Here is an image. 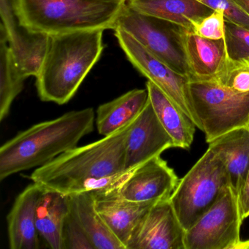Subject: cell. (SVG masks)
Returning <instances> with one entry per match:
<instances>
[{
  "instance_id": "obj_1",
  "label": "cell",
  "mask_w": 249,
  "mask_h": 249,
  "mask_svg": "<svg viewBox=\"0 0 249 249\" xmlns=\"http://www.w3.org/2000/svg\"><path fill=\"white\" fill-rule=\"evenodd\" d=\"M132 123L113 135L63 153L36 168L30 179L43 189L65 195L119 183L131 171L125 170V145Z\"/></svg>"
},
{
  "instance_id": "obj_2",
  "label": "cell",
  "mask_w": 249,
  "mask_h": 249,
  "mask_svg": "<svg viewBox=\"0 0 249 249\" xmlns=\"http://www.w3.org/2000/svg\"><path fill=\"white\" fill-rule=\"evenodd\" d=\"M91 107L68 112L17 134L0 148V179L50 162L75 148L94 129Z\"/></svg>"
},
{
  "instance_id": "obj_3",
  "label": "cell",
  "mask_w": 249,
  "mask_h": 249,
  "mask_svg": "<svg viewBox=\"0 0 249 249\" xmlns=\"http://www.w3.org/2000/svg\"><path fill=\"white\" fill-rule=\"evenodd\" d=\"M104 30H81L49 36L37 78L42 101L66 104L100 59Z\"/></svg>"
},
{
  "instance_id": "obj_4",
  "label": "cell",
  "mask_w": 249,
  "mask_h": 249,
  "mask_svg": "<svg viewBox=\"0 0 249 249\" xmlns=\"http://www.w3.org/2000/svg\"><path fill=\"white\" fill-rule=\"evenodd\" d=\"M122 0H18L21 24L52 35L114 29L124 5Z\"/></svg>"
},
{
  "instance_id": "obj_5",
  "label": "cell",
  "mask_w": 249,
  "mask_h": 249,
  "mask_svg": "<svg viewBox=\"0 0 249 249\" xmlns=\"http://www.w3.org/2000/svg\"><path fill=\"white\" fill-rule=\"evenodd\" d=\"M230 186L225 163L212 147L179 180L170 197L175 212L185 230L218 200Z\"/></svg>"
},
{
  "instance_id": "obj_6",
  "label": "cell",
  "mask_w": 249,
  "mask_h": 249,
  "mask_svg": "<svg viewBox=\"0 0 249 249\" xmlns=\"http://www.w3.org/2000/svg\"><path fill=\"white\" fill-rule=\"evenodd\" d=\"M195 113L209 143L249 123V91L236 89L216 80L189 83Z\"/></svg>"
},
{
  "instance_id": "obj_7",
  "label": "cell",
  "mask_w": 249,
  "mask_h": 249,
  "mask_svg": "<svg viewBox=\"0 0 249 249\" xmlns=\"http://www.w3.org/2000/svg\"><path fill=\"white\" fill-rule=\"evenodd\" d=\"M180 27L170 21L141 14L125 3L113 30L122 29L173 71L189 79Z\"/></svg>"
},
{
  "instance_id": "obj_8",
  "label": "cell",
  "mask_w": 249,
  "mask_h": 249,
  "mask_svg": "<svg viewBox=\"0 0 249 249\" xmlns=\"http://www.w3.org/2000/svg\"><path fill=\"white\" fill-rule=\"evenodd\" d=\"M243 219L238 198L228 186L218 200L186 230L185 249H237Z\"/></svg>"
},
{
  "instance_id": "obj_9",
  "label": "cell",
  "mask_w": 249,
  "mask_h": 249,
  "mask_svg": "<svg viewBox=\"0 0 249 249\" xmlns=\"http://www.w3.org/2000/svg\"><path fill=\"white\" fill-rule=\"evenodd\" d=\"M113 30L122 50L132 65L158 87L195 123L196 128L202 130L194 109L189 80L173 71L122 29Z\"/></svg>"
},
{
  "instance_id": "obj_10",
  "label": "cell",
  "mask_w": 249,
  "mask_h": 249,
  "mask_svg": "<svg viewBox=\"0 0 249 249\" xmlns=\"http://www.w3.org/2000/svg\"><path fill=\"white\" fill-rule=\"evenodd\" d=\"M18 0H0L1 27L6 34L13 59L23 76L37 77L49 45V36L35 33L21 24Z\"/></svg>"
},
{
  "instance_id": "obj_11",
  "label": "cell",
  "mask_w": 249,
  "mask_h": 249,
  "mask_svg": "<svg viewBox=\"0 0 249 249\" xmlns=\"http://www.w3.org/2000/svg\"><path fill=\"white\" fill-rule=\"evenodd\" d=\"M186 230L169 199L155 202L137 226L126 249H185Z\"/></svg>"
},
{
  "instance_id": "obj_12",
  "label": "cell",
  "mask_w": 249,
  "mask_h": 249,
  "mask_svg": "<svg viewBox=\"0 0 249 249\" xmlns=\"http://www.w3.org/2000/svg\"><path fill=\"white\" fill-rule=\"evenodd\" d=\"M178 182L174 170L158 156L131 170L116 188L128 200L156 202L169 199Z\"/></svg>"
},
{
  "instance_id": "obj_13",
  "label": "cell",
  "mask_w": 249,
  "mask_h": 249,
  "mask_svg": "<svg viewBox=\"0 0 249 249\" xmlns=\"http://www.w3.org/2000/svg\"><path fill=\"white\" fill-rule=\"evenodd\" d=\"M170 148H175L174 142L159 121L149 100L129 128L125 145V170H133Z\"/></svg>"
},
{
  "instance_id": "obj_14",
  "label": "cell",
  "mask_w": 249,
  "mask_h": 249,
  "mask_svg": "<svg viewBox=\"0 0 249 249\" xmlns=\"http://www.w3.org/2000/svg\"><path fill=\"white\" fill-rule=\"evenodd\" d=\"M118 183L92 191L93 196L97 212L126 249L134 230L155 202H133L122 197L116 188Z\"/></svg>"
},
{
  "instance_id": "obj_15",
  "label": "cell",
  "mask_w": 249,
  "mask_h": 249,
  "mask_svg": "<svg viewBox=\"0 0 249 249\" xmlns=\"http://www.w3.org/2000/svg\"><path fill=\"white\" fill-rule=\"evenodd\" d=\"M180 36L190 82L212 81L226 69L228 59L224 39L205 38L183 27Z\"/></svg>"
},
{
  "instance_id": "obj_16",
  "label": "cell",
  "mask_w": 249,
  "mask_h": 249,
  "mask_svg": "<svg viewBox=\"0 0 249 249\" xmlns=\"http://www.w3.org/2000/svg\"><path fill=\"white\" fill-rule=\"evenodd\" d=\"M43 189L37 183L29 185L19 194L8 213V232L11 249H37L40 237L36 225V211Z\"/></svg>"
},
{
  "instance_id": "obj_17",
  "label": "cell",
  "mask_w": 249,
  "mask_h": 249,
  "mask_svg": "<svg viewBox=\"0 0 249 249\" xmlns=\"http://www.w3.org/2000/svg\"><path fill=\"white\" fill-rule=\"evenodd\" d=\"M224 160L230 176V186L238 198L249 170V129H233L210 142Z\"/></svg>"
},
{
  "instance_id": "obj_18",
  "label": "cell",
  "mask_w": 249,
  "mask_h": 249,
  "mask_svg": "<svg viewBox=\"0 0 249 249\" xmlns=\"http://www.w3.org/2000/svg\"><path fill=\"white\" fill-rule=\"evenodd\" d=\"M149 102L147 89H133L108 103L97 110V130L103 136L113 135L132 123Z\"/></svg>"
},
{
  "instance_id": "obj_19",
  "label": "cell",
  "mask_w": 249,
  "mask_h": 249,
  "mask_svg": "<svg viewBox=\"0 0 249 249\" xmlns=\"http://www.w3.org/2000/svg\"><path fill=\"white\" fill-rule=\"evenodd\" d=\"M146 89L153 109L173 139L175 148L189 149L193 142L196 125L154 83L148 81Z\"/></svg>"
},
{
  "instance_id": "obj_20",
  "label": "cell",
  "mask_w": 249,
  "mask_h": 249,
  "mask_svg": "<svg viewBox=\"0 0 249 249\" xmlns=\"http://www.w3.org/2000/svg\"><path fill=\"white\" fill-rule=\"evenodd\" d=\"M125 3L141 14L189 29L213 12L197 0H126Z\"/></svg>"
},
{
  "instance_id": "obj_21",
  "label": "cell",
  "mask_w": 249,
  "mask_h": 249,
  "mask_svg": "<svg viewBox=\"0 0 249 249\" xmlns=\"http://www.w3.org/2000/svg\"><path fill=\"white\" fill-rule=\"evenodd\" d=\"M69 213L68 195L44 189L37 204L36 225L51 249H64L63 227Z\"/></svg>"
},
{
  "instance_id": "obj_22",
  "label": "cell",
  "mask_w": 249,
  "mask_h": 249,
  "mask_svg": "<svg viewBox=\"0 0 249 249\" xmlns=\"http://www.w3.org/2000/svg\"><path fill=\"white\" fill-rule=\"evenodd\" d=\"M68 196L70 211L82 226L94 249H125L96 210L92 191Z\"/></svg>"
},
{
  "instance_id": "obj_23",
  "label": "cell",
  "mask_w": 249,
  "mask_h": 249,
  "mask_svg": "<svg viewBox=\"0 0 249 249\" xmlns=\"http://www.w3.org/2000/svg\"><path fill=\"white\" fill-rule=\"evenodd\" d=\"M0 121L2 122L9 114L16 97L22 91L26 78L13 59L6 34L2 27L0 37Z\"/></svg>"
},
{
  "instance_id": "obj_24",
  "label": "cell",
  "mask_w": 249,
  "mask_h": 249,
  "mask_svg": "<svg viewBox=\"0 0 249 249\" xmlns=\"http://www.w3.org/2000/svg\"><path fill=\"white\" fill-rule=\"evenodd\" d=\"M224 40L229 62L249 64V29L225 19Z\"/></svg>"
},
{
  "instance_id": "obj_25",
  "label": "cell",
  "mask_w": 249,
  "mask_h": 249,
  "mask_svg": "<svg viewBox=\"0 0 249 249\" xmlns=\"http://www.w3.org/2000/svg\"><path fill=\"white\" fill-rule=\"evenodd\" d=\"M64 249H94L91 240L70 211L63 227Z\"/></svg>"
},
{
  "instance_id": "obj_26",
  "label": "cell",
  "mask_w": 249,
  "mask_h": 249,
  "mask_svg": "<svg viewBox=\"0 0 249 249\" xmlns=\"http://www.w3.org/2000/svg\"><path fill=\"white\" fill-rule=\"evenodd\" d=\"M224 12L213 11L209 15L194 23L192 30L200 37L211 40H221L224 37Z\"/></svg>"
},
{
  "instance_id": "obj_27",
  "label": "cell",
  "mask_w": 249,
  "mask_h": 249,
  "mask_svg": "<svg viewBox=\"0 0 249 249\" xmlns=\"http://www.w3.org/2000/svg\"><path fill=\"white\" fill-rule=\"evenodd\" d=\"M213 11L224 12L225 19L249 29V16L234 2V0H197Z\"/></svg>"
},
{
  "instance_id": "obj_28",
  "label": "cell",
  "mask_w": 249,
  "mask_h": 249,
  "mask_svg": "<svg viewBox=\"0 0 249 249\" xmlns=\"http://www.w3.org/2000/svg\"><path fill=\"white\" fill-rule=\"evenodd\" d=\"M240 213L243 219L249 216V170L238 196Z\"/></svg>"
},
{
  "instance_id": "obj_29",
  "label": "cell",
  "mask_w": 249,
  "mask_h": 249,
  "mask_svg": "<svg viewBox=\"0 0 249 249\" xmlns=\"http://www.w3.org/2000/svg\"><path fill=\"white\" fill-rule=\"evenodd\" d=\"M234 2L238 5L240 9L249 16V0H234Z\"/></svg>"
},
{
  "instance_id": "obj_30",
  "label": "cell",
  "mask_w": 249,
  "mask_h": 249,
  "mask_svg": "<svg viewBox=\"0 0 249 249\" xmlns=\"http://www.w3.org/2000/svg\"><path fill=\"white\" fill-rule=\"evenodd\" d=\"M249 249V240H246V241H240L237 246V249Z\"/></svg>"
},
{
  "instance_id": "obj_31",
  "label": "cell",
  "mask_w": 249,
  "mask_h": 249,
  "mask_svg": "<svg viewBox=\"0 0 249 249\" xmlns=\"http://www.w3.org/2000/svg\"><path fill=\"white\" fill-rule=\"evenodd\" d=\"M122 2H126V0H122Z\"/></svg>"
},
{
  "instance_id": "obj_32",
  "label": "cell",
  "mask_w": 249,
  "mask_h": 249,
  "mask_svg": "<svg viewBox=\"0 0 249 249\" xmlns=\"http://www.w3.org/2000/svg\"><path fill=\"white\" fill-rule=\"evenodd\" d=\"M247 127H248V128H249V124H248Z\"/></svg>"
},
{
  "instance_id": "obj_33",
  "label": "cell",
  "mask_w": 249,
  "mask_h": 249,
  "mask_svg": "<svg viewBox=\"0 0 249 249\" xmlns=\"http://www.w3.org/2000/svg\"><path fill=\"white\" fill-rule=\"evenodd\" d=\"M244 65H249V64H244Z\"/></svg>"
}]
</instances>
